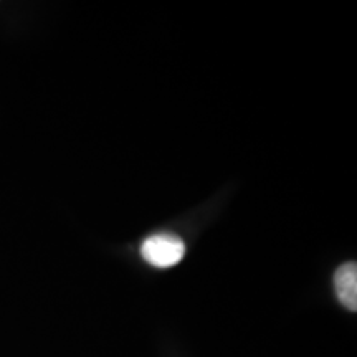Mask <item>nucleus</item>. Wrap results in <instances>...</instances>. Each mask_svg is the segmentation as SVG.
Segmentation results:
<instances>
[{
  "label": "nucleus",
  "instance_id": "f257e3e1",
  "mask_svg": "<svg viewBox=\"0 0 357 357\" xmlns=\"http://www.w3.org/2000/svg\"><path fill=\"white\" fill-rule=\"evenodd\" d=\"M185 245L181 236L172 234H155L141 245V255L155 268H171L184 258Z\"/></svg>",
  "mask_w": 357,
  "mask_h": 357
},
{
  "label": "nucleus",
  "instance_id": "f03ea898",
  "mask_svg": "<svg viewBox=\"0 0 357 357\" xmlns=\"http://www.w3.org/2000/svg\"><path fill=\"white\" fill-rule=\"evenodd\" d=\"M334 289L337 300L347 310H357V265L356 261L344 263L334 273Z\"/></svg>",
  "mask_w": 357,
  "mask_h": 357
}]
</instances>
